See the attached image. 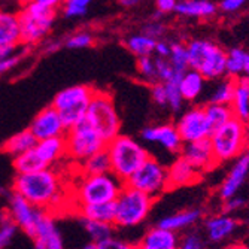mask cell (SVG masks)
<instances>
[{
  "instance_id": "1",
  "label": "cell",
  "mask_w": 249,
  "mask_h": 249,
  "mask_svg": "<svg viewBox=\"0 0 249 249\" xmlns=\"http://www.w3.org/2000/svg\"><path fill=\"white\" fill-rule=\"evenodd\" d=\"M14 193L50 215L53 211H58L64 201L61 178L53 169L17 175L14 179Z\"/></svg>"
},
{
  "instance_id": "2",
  "label": "cell",
  "mask_w": 249,
  "mask_h": 249,
  "mask_svg": "<svg viewBox=\"0 0 249 249\" xmlns=\"http://www.w3.org/2000/svg\"><path fill=\"white\" fill-rule=\"evenodd\" d=\"M61 3L57 0H32L18 12L21 43L33 45L47 36L54 24Z\"/></svg>"
},
{
  "instance_id": "3",
  "label": "cell",
  "mask_w": 249,
  "mask_h": 249,
  "mask_svg": "<svg viewBox=\"0 0 249 249\" xmlns=\"http://www.w3.org/2000/svg\"><path fill=\"white\" fill-rule=\"evenodd\" d=\"M106 152L110 160V173L124 184L149 158L146 149L125 134H120L110 141L106 145Z\"/></svg>"
},
{
  "instance_id": "4",
  "label": "cell",
  "mask_w": 249,
  "mask_h": 249,
  "mask_svg": "<svg viewBox=\"0 0 249 249\" xmlns=\"http://www.w3.org/2000/svg\"><path fill=\"white\" fill-rule=\"evenodd\" d=\"M190 69L198 72L205 79L227 76V53L216 43L206 39H194L187 43Z\"/></svg>"
},
{
  "instance_id": "5",
  "label": "cell",
  "mask_w": 249,
  "mask_h": 249,
  "mask_svg": "<svg viewBox=\"0 0 249 249\" xmlns=\"http://www.w3.org/2000/svg\"><path fill=\"white\" fill-rule=\"evenodd\" d=\"M124 187V182L112 173L99 176L82 175L73 188V196L78 206L115 203Z\"/></svg>"
},
{
  "instance_id": "6",
  "label": "cell",
  "mask_w": 249,
  "mask_h": 249,
  "mask_svg": "<svg viewBox=\"0 0 249 249\" xmlns=\"http://www.w3.org/2000/svg\"><path fill=\"white\" fill-rule=\"evenodd\" d=\"M85 120L91 124V127L97 131L106 145L120 136L121 120L115 107V102L107 91L94 93L91 103L88 106Z\"/></svg>"
},
{
  "instance_id": "7",
  "label": "cell",
  "mask_w": 249,
  "mask_h": 249,
  "mask_svg": "<svg viewBox=\"0 0 249 249\" xmlns=\"http://www.w3.org/2000/svg\"><path fill=\"white\" fill-rule=\"evenodd\" d=\"M96 89L89 85H73L61 89L53 100V107L58 112L64 127L69 130L78 123H81Z\"/></svg>"
},
{
  "instance_id": "8",
  "label": "cell",
  "mask_w": 249,
  "mask_h": 249,
  "mask_svg": "<svg viewBox=\"0 0 249 249\" xmlns=\"http://www.w3.org/2000/svg\"><path fill=\"white\" fill-rule=\"evenodd\" d=\"M211 143L216 164L236 160L248 149V127L237 118H233L211 136Z\"/></svg>"
},
{
  "instance_id": "9",
  "label": "cell",
  "mask_w": 249,
  "mask_h": 249,
  "mask_svg": "<svg viewBox=\"0 0 249 249\" xmlns=\"http://www.w3.org/2000/svg\"><path fill=\"white\" fill-rule=\"evenodd\" d=\"M115 221L114 225L123 229H131L141 225L149 215L154 198L128 187H124L115 200Z\"/></svg>"
},
{
  "instance_id": "10",
  "label": "cell",
  "mask_w": 249,
  "mask_h": 249,
  "mask_svg": "<svg viewBox=\"0 0 249 249\" xmlns=\"http://www.w3.org/2000/svg\"><path fill=\"white\" fill-rule=\"evenodd\" d=\"M66 138V155L76 163H84L89 157L103 151L106 143L85 118L69 128Z\"/></svg>"
},
{
  "instance_id": "11",
  "label": "cell",
  "mask_w": 249,
  "mask_h": 249,
  "mask_svg": "<svg viewBox=\"0 0 249 249\" xmlns=\"http://www.w3.org/2000/svg\"><path fill=\"white\" fill-rule=\"evenodd\" d=\"M124 185L155 198L160 194H163L166 190H169L167 167H164L160 161H157L155 158L149 157L148 160L130 176V179Z\"/></svg>"
},
{
  "instance_id": "12",
  "label": "cell",
  "mask_w": 249,
  "mask_h": 249,
  "mask_svg": "<svg viewBox=\"0 0 249 249\" xmlns=\"http://www.w3.org/2000/svg\"><path fill=\"white\" fill-rule=\"evenodd\" d=\"M175 127L184 143L209 139L212 134L208 120H206L205 107H200V106L190 107L187 112H184L176 121Z\"/></svg>"
},
{
  "instance_id": "13",
  "label": "cell",
  "mask_w": 249,
  "mask_h": 249,
  "mask_svg": "<svg viewBox=\"0 0 249 249\" xmlns=\"http://www.w3.org/2000/svg\"><path fill=\"white\" fill-rule=\"evenodd\" d=\"M12 222L24 231L27 236L33 237L36 236L37 224L43 215V211L35 208L32 203H29L26 198L12 193L9 197V211H8Z\"/></svg>"
},
{
  "instance_id": "14",
  "label": "cell",
  "mask_w": 249,
  "mask_h": 249,
  "mask_svg": "<svg viewBox=\"0 0 249 249\" xmlns=\"http://www.w3.org/2000/svg\"><path fill=\"white\" fill-rule=\"evenodd\" d=\"M29 130L33 133L37 142L54 139V138H61V136H64L67 131L60 114L53 107V105L47 106L39 112V114L35 117V120L32 121Z\"/></svg>"
},
{
  "instance_id": "15",
  "label": "cell",
  "mask_w": 249,
  "mask_h": 249,
  "mask_svg": "<svg viewBox=\"0 0 249 249\" xmlns=\"http://www.w3.org/2000/svg\"><path fill=\"white\" fill-rule=\"evenodd\" d=\"M180 157H184L185 160L200 173L205 170H211L213 166H216L211 139L184 143L182 149H180Z\"/></svg>"
},
{
  "instance_id": "16",
  "label": "cell",
  "mask_w": 249,
  "mask_h": 249,
  "mask_svg": "<svg viewBox=\"0 0 249 249\" xmlns=\"http://www.w3.org/2000/svg\"><path fill=\"white\" fill-rule=\"evenodd\" d=\"M142 139L151 143H158L172 154L180 152L184 146V142L173 124L149 125L142 130Z\"/></svg>"
},
{
  "instance_id": "17",
  "label": "cell",
  "mask_w": 249,
  "mask_h": 249,
  "mask_svg": "<svg viewBox=\"0 0 249 249\" xmlns=\"http://www.w3.org/2000/svg\"><path fill=\"white\" fill-rule=\"evenodd\" d=\"M249 175V148L236 158L233 167L230 169L227 178L222 180L219 187V197L221 200H229L234 196H237L239 190L242 188L243 182Z\"/></svg>"
},
{
  "instance_id": "18",
  "label": "cell",
  "mask_w": 249,
  "mask_h": 249,
  "mask_svg": "<svg viewBox=\"0 0 249 249\" xmlns=\"http://www.w3.org/2000/svg\"><path fill=\"white\" fill-rule=\"evenodd\" d=\"M35 246L39 249H64L63 237L57 229L53 216L43 212L35 236Z\"/></svg>"
},
{
  "instance_id": "19",
  "label": "cell",
  "mask_w": 249,
  "mask_h": 249,
  "mask_svg": "<svg viewBox=\"0 0 249 249\" xmlns=\"http://www.w3.org/2000/svg\"><path fill=\"white\" fill-rule=\"evenodd\" d=\"M201 173L196 170L184 157H178L176 160L167 167L169 188H180L198 182Z\"/></svg>"
},
{
  "instance_id": "20",
  "label": "cell",
  "mask_w": 249,
  "mask_h": 249,
  "mask_svg": "<svg viewBox=\"0 0 249 249\" xmlns=\"http://www.w3.org/2000/svg\"><path fill=\"white\" fill-rule=\"evenodd\" d=\"M138 249H179L176 233L157 227L149 229L136 245Z\"/></svg>"
},
{
  "instance_id": "21",
  "label": "cell",
  "mask_w": 249,
  "mask_h": 249,
  "mask_svg": "<svg viewBox=\"0 0 249 249\" xmlns=\"http://www.w3.org/2000/svg\"><path fill=\"white\" fill-rule=\"evenodd\" d=\"M21 45L18 14L0 11V48H17Z\"/></svg>"
},
{
  "instance_id": "22",
  "label": "cell",
  "mask_w": 249,
  "mask_h": 249,
  "mask_svg": "<svg viewBox=\"0 0 249 249\" xmlns=\"http://www.w3.org/2000/svg\"><path fill=\"white\" fill-rule=\"evenodd\" d=\"M33 151L40 160V163L47 169H51V166L54 163L60 161L61 158L66 155V138L61 136V138L40 141L33 148Z\"/></svg>"
},
{
  "instance_id": "23",
  "label": "cell",
  "mask_w": 249,
  "mask_h": 249,
  "mask_svg": "<svg viewBox=\"0 0 249 249\" xmlns=\"http://www.w3.org/2000/svg\"><path fill=\"white\" fill-rule=\"evenodd\" d=\"M175 12L182 17L211 18L218 12V5L209 0H182L176 3Z\"/></svg>"
},
{
  "instance_id": "24",
  "label": "cell",
  "mask_w": 249,
  "mask_h": 249,
  "mask_svg": "<svg viewBox=\"0 0 249 249\" xmlns=\"http://www.w3.org/2000/svg\"><path fill=\"white\" fill-rule=\"evenodd\" d=\"M237 227V221L230 215H216L206 221V231L212 242H222L230 237Z\"/></svg>"
},
{
  "instance_id": "25",
  "label": "cell",
  "mask_w": 249,
  "mask_h": 249,
  "mask_svg": "<svg viewBox=\"0 0 249 249\" xmlns=\"http://www.w3.org/2000/svg\"><path fill=\"white\" fill-rule=\"evenodd\" d=\"M36 145H37V139L35 138L33 133L29 128H26V130L11 136V138L2 145V151L5 154L17 158L22 154L32 151Z\"/></svg>"
},
{
  "instance_id": "26",
  "label": "cell",
  "mask_w": 249,
  "mask_h": 249,
  "mask_svg": "<svg viewBox=\"0 0 249 249\" xmlns=\"http://www.w3.org/2000/svg\"><path fill=\"white\" fill-rule=\"evenodd\" d=\"M206 79L203 78L198 72L188 69L185 73H182L179 81V91L182 94V99L187 102H194L198 99L205 89Z\"/></svg>"
},
{
  "instance_id": "27",
  "label": "cell",
  "mask_w": 249,
  "mask_h": 249,
  "mask_svg": "<svg viewBox=\"0 0 249 249\" xmlns=\"http://www.w3.org/2000/svg\"><path fill=\"white\" fill-rule=\"evenodd\" d=\"M200 216H201V212L198 209L180 211L175 215H169V216L163 218L160 222H158V227L176 233L179 230H184L187 227L194 225L200 219Z\"/></svg>"
},
{
  "instance_id": "28",
  "label": "cell",
  "mask_w": 249,
  "mask_h": 249,
  "mask_svg": "<svg viewBox=\"0 0 249 249\" xmlns=\"http://www.w3.org/2000/svg\"><path fill=\"white\" fill-rule=\"evenodd\" d=\"M78 212L87 221H96L114 225L115 221V205L114 203H102V205H85L78 206Z\"/></svg>"
},
{
  "instance_id": "29",
  "label": "cell",
  "mask_w": 249,
  "mask_h": 249,
  "mask_svg": "<svg viewBox=\"0 0 249 249\" xmlns=\"http://www.w3.org/2000/svg\"><path fill=\"white\" fill-rule=\"evenodd\" d=\"M205 114H206V120H208L211 133H215L218 128H221L222 125H225L229 121H231L234 118L231 106H225V105L209 103L205 106Z\"/></svg>"
},
{
  "instance_id": "30",
  "label": "cell",
  "mask_w": 249,
  "mask_h": 249,
  "mask_svg": "<svg viewBox=\"0 0 249 249\" xmlns=\"http://www.w3.org/2000/svg\"><path fill=\"white\" fill-rule=\"evenodd\" d=\"M81 172L85 176H99L110 173V160L106 148L81 163Z\"/></svg>"
},
{
  "instance_id": "31",
  "label": "cell",
  "mask_w": 249,
  "mask_h": 249,
  "mask_svg": "<svg viewBox=\"0 0 249 249\" xmlns=\"http://www.w3.org/2000/svg\"><path fill=\"white\" fill-rule=\"evenodd\" d=\"M157 40L151 39L145 35H133L125 40V47L128 51H131L134 55L139 57H148L155 51Z\"/></svg>"
},
{
  "instance_id": "32",
  "label": "cell",
  "mask_w": 249,
  "mask_h": 249,
  "mask_svg": "<svg viewBox=\"0 0 249 249\" xmlns=\"http://www.w3.org/2000/svg\"><path fill=\"white\" fill-rule=\"evenodd\" d=\"M249 54L242 48H233L227 53V76L237 79L245 72V66Z\"/></svg>"
},
{
  "instance_id": "33",
  "label": "cell",
  "mask_w": 249,
  "mask_h": 249,
  "mask_svg": "<svg viewBox=\"0 0 249 249\" xmlns=\"http://www.w3.org/2000/svg\"><path fill=\"white\" fill-rule=\"evenodd\" d=\"M170 64L176 73H185L190 69V60H188V48L182 42H175L172 43V51L169 57Z\"/></svg>"
},
{
  "instance_id": "34",
  "label": "cell",
  "mask_w": 249,
  "mask_h": 249,
  "mask_svg": "<svg viewBox=\"0 0 249 249\" xmlns=\"http://www.w3.org/2000/svg\"><path fill=\"white\" fill-rule=\"evenodd\" d=\"M231 109H233L234 118L240 120L245 124L249 123V93L242 87H239L237 84H236L234 99L231 102Z\"/></svg>"
},
{
  "instance_id": "35",
  "label": "cell",
  "mask_w": 249,
  "mask_h": 249,
  "mask_svg": "<svg viewBox=\"0 0 249 249\" xmlns=\"http://www.w3.org/2000/svg\"><path fill=\"white\" fill-rule=\"evenodd\" d=\"M234 91H236V79L227 78L215 88V91L211 97V103L231 106V102L234 99Z\"/></svg>"
},
{
  "instance_id": "36",
  "label": "cell",
  "mask_w": 249,
  "mask_h": 249,
  "mask_svg": "<svg viewBox=\"0 0 249 249\" xmlns=\"http://www.w3.org/2000/svg\"><path fill=\"white\" fill-rule=\"evenodd\" d=\"M84 229L88 233V236L91 237V242L97 245L110 239L112 233H114V225L96 222V221H87V219H84Z\"/></svg>"
},
{
  "instance_id": "37",
  "label": "cell",
  "mask_w": 249,
  "mask_h": 249,
  "mask_svg": "<svg viewBox=\"0 0 249 249\" xmlns=\"http://www.w3.org/2000/svg\"><path fill=\"white\" fill-rule=\"evenodd\" d=\"M182 75H176L173 79L164 82L166 87V93H167V107H170L173 112H178L180 107H182V94L179 91V81Z\"/></svg>"
},
{
  "instance_id": "38",
  "label": "cell",
  "mask_w": 249,
  "mask_h": 249,
  "mask_svg": "<svg viewBox=\"0 0 249 249\" xmlns=\"http://www.w3.org/2000/svg\"><path fill=\"white\" fill-rule=\"evenodd\" d=\"M89 0H67L61 3V12L66 18H79L88 12Z\"/></svg>"
},
{
  "instance_id": "39",
  "label": "cell",
  "mask_w": 249,
  "mask_h": 249,
  "mask_svg": "<svg viewBox=\"0 0 249 249\" xmlns=\"http://www.w3.org/2000/svg\"><path fill=\"white\" fill-rule=\"evenodd\" d=\"M138 72L146 82H157V69H155V58L151 55L138 58Z\"/></svg>"
},
{
  "instance_id": "40",
  "label": "cell",
  "mask_w": 249,
  "mask_h": 249,
  "mask_svg": "<svg viewBox=\"0 0 249 249\" xmlns=\"http://www.w3.org/2000/svg\"><path fill=\"white\" fill-rule=\"evenodd\" d=\"M155 69H157V79L158 82H167L170 79H173L176 75H180V73H176L173 66L170 64L169 58H160V57H155Z\"/></svg>"
},
{
  "instance_id": "41",
  "label": "cell",
  "mask_w": 249,
  "mask_h": 249,
  "mask_svg": "<svg viewBox=\"0 0 249 249\" xmlns=\"http://www.w3.org/2000/svg\"><path fill=\"white\" fill-rule=\"evenodd\" d=\"M93 36L88 32H78L75 35H72L71 37H67L64 42L66 48L71 50H82V48H88L93 45Z\"/></svg>"
},
{
  "instance_id": "42",
  "label": "cell",
  "mask_w": 249,
  "mask_h": 249,
  "mask_svg": "<svg viewBox=\"0 0 249 249\" xmlns=\"http://www.w3.org/2000/svg\"><path fill=\"white\" fill-rule=\"evenodd\" d=\"M2 225H0V246L5 248L15 236L17 233V225L12 222V219H8L5 222H0Z\"/></svg>"
},
{
  "instance_id": "43",
  "label": "cell",
  "mask_w": 249,
  "mask_h": 249,
  "mask_svg": "<svg viewBox=\"0 0 249 249\" xmlns=\"http://www.w3.org/2000/svg\"><path fill=\"white\" fill-rule=\"evenodd\" d=\"M151 96L152 100L161 107H167V93H166V87L163 82H155L151 87Z\"/></svg>"
},
{
  "instance_id": "44",
  "label": "cell",
  "mask_w": 249,
  "mask_h": 249,
  "mask_svg": "<svg viewBox=\"0 0 249 249\" xmlns=\"http://www.w3.org/2000/svg\"><path fill=\"white\" fill-rule=\"evenodd\" d=\"M99 249H138V248H136V245H133V243L110 237V239L99 243Z\"/></svg>"
},
{
  "instance_id": "45",
  "label": "cell",
  "mask_w": 249,
  "mask_h": 249,
  "mask_svg": "<svg viewBox=\"0 0 249 249\" xmlns=\"http://www.w3.org/2000/svg\"><path fill=\"white\" fill-rule=\"evenodd\" d=\"M245 6V0H222L218 3V11L224 14H234Z\"/></svg>"
},
{
  "instance_id": "46",
  "label": "cell",
  "mask_w": 249,
  "mask_h": 249,
  "mask_svg": "<svg viewBox=\"0 0 249 249\" xmlns=\"http://www.w3.org/2000/svg\"><path fill=\"white\" fill-rule=\"evenodd\" d=\"M164 33V26L161 24V22L158 21H154V22H149V24H146L142 30V35L151 37V39H158L161 35Z\"/></svg>"
},
{
  "instance_id": "47",
  "label": "cell",
  "mask_w": 249,
  "mask_h": 249,
  "mask_svg": "<svg viewBox=\"0 0 249 249\" xmlns=\"http://www.w3.org/2000/svg\"><path fill=\"white\" fill-rule=\"evenodd\" d=\"M21 57L22 54L21 53H15L14 55H11L9 58H5V60H0V75H3L9 71H12L14 67L21 61Z\"/></svg>"
},
{
  "instance_id": "48",
  "label": "cell",
  "mask_w": 249,
  "mask_h": 249,
  "mask_svg": "<svg viewBox=\"0 0 249 249\" xmlns=\"http://www.w3.org/2000/svg\"><path fill=\"white\" fill-rule=\"evenodd\" d=\"M245 206V198L243 197H239V196H234L229 200L224 201V212H236L239 209H242Z\"/></svg>"
},
{
  "instance_id": "49",
  "label": "cell",
  "mask_w": 249,
  "mask_h": 249,
  "mask_svg": "<svg viewBox=\"0 0 249 249\" xmlns=\"http://www.w3.org/2000/svg\"><path fill=\"white\" fill-rule=\"evenodd\" d=\"M179 249H203V242L197 234H190L179 245Z\"/></svg>"
},
{
  "instance_id": "50",
  "label": "cell",
  "mask_w": 249,
  "mask_h": 249,
  "mask_svg": "<svg viewBox=\"0 0 249 249\" xmlns=\"http://www.w3.org/2000/svg\"><path fill=\"white\" fill-rule=\"evenodd\" d=\"M176 3L175 0H157L155 2V8H157V12L163 15V14H169V12H173L175 8H176Z\"/></svg>"
},
{
  "instance_id": "51",
  "label": "cell",
  "mask_w": 249,
  "mask_h": 249,
  "mask_svg": "<svg viewBox=\"0 0 249 249\" xmlns=\"http://www.w3.org/2000/svg\"><path fill=\"white\" fill-rule=\"evenodd\" d=\"M170 51H172V43H167L164 40H157V45H155V54L157 57L160 58H169L170 57Z\"/></svg>"
},
{
  "instance_id": "52",
  "label": "cell",
  "mask_w": 249,
  "mask_h": 249,
  "mask_svg": "<svg viewBox=\"0 0 249 249\" xmlns=\"http://www.w3.org/2000/svg\"><path fill=\"white\" fill-rule=\"evenodd\" d=\"M236 84H237L239 87H242L243 89H246V91L249 93V76H245V75L239 76V78L236 79Z\"/></svg>"
},
{
  "instance_id": "53",
  "label": "cell",
  "mask_w": 249,
  "mask_h": 249,
  "mask_svg": "<svg viewBox=\"0 0 249 249\" xmlns=\"http://www.w3.org/2000/svg\"><path fill=\"white\" fill-rule=\"evenodd\" d=\"M61 42H58V40H54V42H50L48 45H47V53H54V51H57V50H60L61 48Z\"/></svg>"
},
{
  "instance_id": "54",
  "label": "cell",
  "mask_w": 249,
  "mask_h": 249,
  "mask_svg": "<svg viewBox=\"0 0 249 249\" xmlns=\"http://www.w3.org/2000/svg\"><path fill=\"white\" fill-rule=\"evenodd\" d=\"M227 249H249V246H248V245H245V243H236V245L229 246Z\"/></svg>"
},
{
  "instance_id": "55",
  "label": "cell",
  "mask_w": 249,
  "mask_h": 249,
  "mask_svg": "<svg viewBox=\"0 0 249 249\" xmlns=\"http://www.w3.org/2000/svg\"><path fill=\"white\" fill-rule=\"evenodd\" d=\"M138 3H139L138 0H123V2H121V5H124V6H134Z\"/></svg>"
},
{
  "instance_id": "56",
  "label": "cell",
  "mask_w": 249,
  "mask_h": 249,
  "mask_svg": "<svg viewBox=\"0 0 249 249\" xmlns=\"http://www.w3.org/2000/svg\"><path fill=\"white\" fill-rule=\"evenodd\" d=\"M81 249H99V245H97V243H93V242H89V243H87L85 246H82Z\"/></svg>"
},
{
  "instance_id": "57",
  "label": "cell",
  "mask_w": 249,
  "mask_h": 249,
  "mask_svg": "<svg viewBox=\"0 0 249 249\" xmlns=\"http://www.w3.org/2000/svg\"><path fill=\"white\" fill-rule=\"evenodd\" d=\"M245 76H249V57H248V60H246V66H245Z\"/></svg>"
},
{
  "instance_id": "58",
  "label": "cell",
  "mask_w": 249,
  "mask_h": 249,
  "mask_svg": "<svg viewBox=\"0 0 249 249\" xmlns=\"http://www.w3.org/2000/svg\"><path fill=\"white\" fill-rule=\"evenodd\" d=\"M0 193H2V188H0Z\"/></svg>"
},
{
  "instance_id": "59",
  "label": "cell",
  "mask_w": 249,
  "mask_h": 249,
  "mask_svg": "<svg viewBox=\"0 0 249 249\" xmlns=\"http://www.w3.org/2000/svg\"><path fill=\"white\" fill-rule=\"evenodd\" d=\"M35 249H39V248H36V246H35Z\"/></svg>"
},
{
  "instance_id": "60",
  "label": "cell",
  "mask_w": 249,
  "mask_h": 249,
  "mask_svg": "<svg viewBox=\"0 0 249 249\" xmlns=\"http://www.w3.org/2000/svg\"><path fill=\"white\" fill-rule=\"evenodd\" d=\"M0 249H3V248H2V246H0Z\"/></svg>"
}]
</instances>
